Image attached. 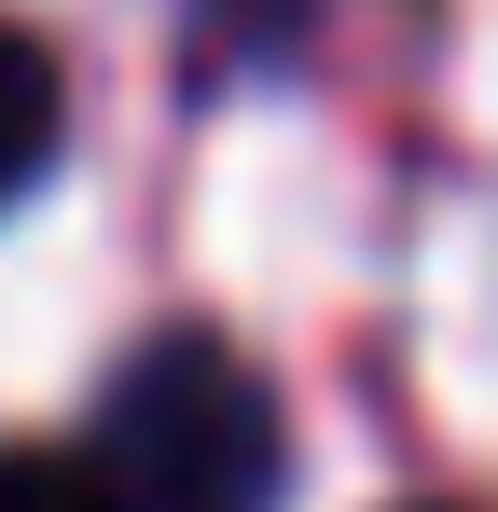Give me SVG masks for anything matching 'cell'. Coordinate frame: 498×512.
<instances>
[{"label":"cell","instance_id":"cell-1","mask_svg":"<svg viewBox=\"0 0 498 512\" xmlns=\"http://www.w3.org/2000/svg\"><path fill=\"white\" fill-rule=\"evenodd\" d=\"M97 457L125 512H263L277 499V388L222 333H166L111 374Z\"/></svg>","mask_w":498,"mask_h":512},{"label":"cell","instance_id":"cell-2","mask_svg":"<svg viewBox=\"0 0 498 512\" xmlns=\"http://www.w3.org/2000/svg\"><path fill=\"white\" fill-rule=\"evenodd\" d=\"M56 139H70V70H56V56L0 14V208L56 167Z\"/></svg>","mask_w":498,"mask_h":512},{"label":"cell","instance_id":"cell-3","mask_svg":"<svg viewBox=\"0 0 498 512\" xmlns=\"http://www.w3.org/2000/svg\"><path fill=\"white\" fill-rule=\"evenodd\" d=\"M0 512H125V485H111L97 443H83V457H56V443H0Z\"/></svg>","mask_w":498,"mask_h":512}]
</instances>
